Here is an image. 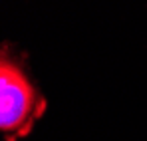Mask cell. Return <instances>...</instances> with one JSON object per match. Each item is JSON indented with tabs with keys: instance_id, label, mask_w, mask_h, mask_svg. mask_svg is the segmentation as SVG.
I'll use <instances>...</instances> for the list:
<instances>
[{
	"instance_id": "cell-1",
	"label": "cell",
	"mask_w": 147,
	"mask_h": 141,
	"mask_svg": "<svg viewBox=\"0 0 147 141\" xmlns=\"http://www.w3.org/2000/svg\"><path fill=\"white\" fill-rule=\"evenodd\" d=\"M46 111V97L30 82L16 58L2 48L0 56V133L4 141L30 135Z\"/></svg>"
}]
</instances>
